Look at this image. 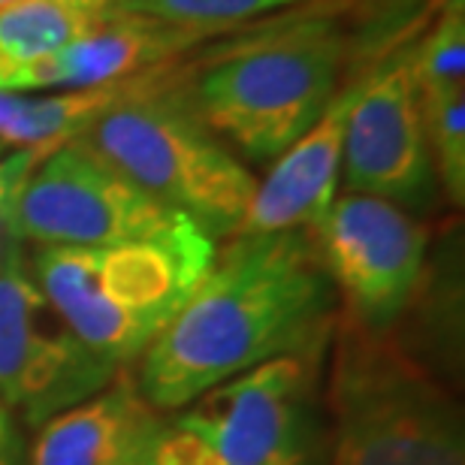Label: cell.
<instances>
[{"label": "cell", "mask_w": 465, "mask_h": 465, "mask_svg": "<svg viewBox=\"0 0 465 465\" xmlns=\"http://www.w3.org/2000/svg\"><path fill=\"white\" fill-rule=\"evenodd\" d=\"M179 73L115 106L76 143L209 239H230L245 221L257 179L200 118Z\"/></svg>", "instance_id": "cell-4"}, {"label": "cell", "mask_w": 465, "mask_h": 465, "mask_svg": "<svg viewBox=\"0 0 465 465\" xmlns=\"http://www.w3.org/2000/svg\"><path fill=\"white\" fill-rule=\"evenodd\" d=\"M124 6V0H15L0 9V88L67 49Z\"/></svg>", "instance_id": "cell-14"}, {"label": "cell", "mask_w": 465, "mask_h": 465, "mask_svg": "<svg viewBox=\"0 0 465 465\" xmlns=\"http://www.w3.org/2000/svg\"><path fill=\"white\" fill-rule=\"evenodd\" d=\"M9 4H15V0H0V9H6Z\"/></svg>", "instance_id": "cell-21"}, {"label": "cell", "mask_w": 465, "mask_h": 465, "mask_svg": "<svg viewBox=\"0 0 465 465\" xmlns=\"http://www.w3.org/2000/svg\"><path fill=\"white\" fill-rule=\"evenodd\" d=\"M40 157L43 152H31V148H13L0 157V269L18 251H25L22 232H18V197Z\"/></svg>", "instance_id": "cell-18"}, {"label": "cell", "mask_w": 465, "mask_h": 465, "mask_svg": "<svg viewBox=\"0 0 465 465\" xmlns=\"http://www.w3.org/2000/svg\"><path fill=\"white\" fill-rule=\"evenodd\" d=\"M215 248L197 230L106 248H34L27 266L82 345L130 369L206 275Z\"/></svg>", "instance_id": "cell-3"}, {"label": "cell", "mask_w": 465, "mask_h": 465, "mask_svg": "<svg viewBox=\"0 0 465 465\" xmlns=\"http://www.w3.org/2000/svg\"><path fill=\"white\" fill-rule=\"evenodd\" d=\"M209 31L184 27L166 18L136 13L121 6L104 18L94 31L79 36L67 49L52 54L25 73L13 91H61V88H94L121 82L139 73L170 67L175 58L193 45L209 40Z\"/></svg>", "instance_id": "cell-12"}, {"label": "cell", "mask_w": 465, "mask_h": 465, "mask_svg": "<svg viewBox=\"0 0 465 465\" xmlns=\"http://www.w3.org/2000/svg\"><path fill=\"white\" fill-rule=\"evenodd\" d=\"M0 465H27V441L18 417L0 399Z\"/></svg>", "instance_id": "cell-19"}, {"label": "cell", "mask_w": 465, "mask_h": 465, "mask_svg": "<svg viewBox=\"0 0 465 465\" xmlns=\"http://www.w3.org/2000/svg\"><path fill=\"white\" fill-rule=\"evenodd\" d=\"M330 465H465L457 399L381 332L351 321L339 339Z\"/></svg>", "instance_id": "cell-5"}, {"label": "cell", "mask_w": 465, "mask_h": 465, "mask_svg": "<svg viewBox=\"0 0 465 465\" xmlns=\"http://www.w3.org/2000/svg\"><path fill=\"white\" fill-rule=\"evenodd\" d=\"M118 371L82 345L18 251L0 269V399L18 423L36 430L113 384Z\"/></svg>", "instance_id": "cell-8"}, {"label": "cell", "mask_w": 465, "mask_h": 465, "mask_svg": "<svg viewBox=\"0 0 465 465\" xmlns=\"http://www.w3.org/2000/svg\"><path fill=\"white\" fill-rule=\"evenodd\" d=\"M360 79L341 85L339 94L323 109V115L275 157L269 173L257 182L236 236L312 230L327 215L332 200L339 197L345 127L353 100H357Z\"/></svg>", "instance_id": "cell-11"}, {"label": "cell", "mask_w": 465, "mask_h": 465, "mask_svg": "<svg viewBox=\"0 0 465 465\" xmlns=\"http://www.w3.org/2000/svg\"><path fill=\"white\" fill-rule=\"evenodd\" d=\"M161 423V411L145 402L124 369L94 396L36 426L27 465H124L154 441Z\"/></svg>", "instance_id": "cell-13"}, {"label": "cell", "mask_w": 465, "mask_h": 465, "mask_svg": "<svg viewBox=\"0 0 465 465\" xmlns=\"http://www.w3.org/2000/svg\"><path fill=\"white\" fill-rule=\"evenodd\" d=\"M6 154V145H0V157H4Z\"/></svg>", "instance_id": "cell-22"}, {"label": "cell", "mask_w": 465, "mask_h": 465, "mask_svg": "<svg viewBox=\"0 0 465 465\" xmlns=\"http://www.w3.org/2000/svg\"><path fill=\"white\" fill-rule=\"evenodd\" d=\"M417 88L465 85V0H444L423 45L411 52Z\"/></svg>", "instance_id": "cell-17"}, {"label": "cell", "mask_w": 465, "mask_h": 465, "mask_svg": "<svg viewBox=\"0 0 465 465\" xmlns=\"http://www.w3.org/2000/svg\"><path fill=\"white\" fill-rule=\"evenodd\" d=\"M309 236L360 327L381 332L411 305L423 282L430 232L402 206L341 193Z\"/></svg>", "instance_id": "cell-9"}, {"label": "cell", "mask_w": 465, "mask_h": 465, "mask_svg": "<svg viewBox=\"0 0 465 465\" xmlns=\"http://www.w3.org/2000/svg\"><path fill=\"white\" fill-rule=\"evenodd\" d=\"M332 282L309 230L230 236L139 357L136 387L161 414L278 357H309L332 327Z\"/></svg>", "instance_id": "cell-1"}, {"label": "cell", "mask_w": 465, "mask_h": 465, "mask_svg": "<svg viewBox=\"0 0 465 465\" xmlns=\"http://www.w3.org/2000/svg\"><path fill=\"white\" fill-rule=\"evenodd\" d=\"M148 448H152V444H148ZM148 448L143 453H136L134 460H127L124 465H152V460H148Z\"/></svg>", "instance_id": "cell-20"}, {"label": "cell", "mask_w": 465, "mask_h": 465, "mask_svg": "<svg viewBox=\"0 0 465 465\" xmlns=\"http://www.w3.org/2000/svg\"><path fill=\"white\" fill-rule=\"evenodd\" d=\"M152 465H305L309 362L278 357L206 390L163 420Z\"/></svg>", "instance_id": "cell-6"}, {"label": "cell", "mask_w": 465, "mask_h": 465, "mask_svg": "<svg viewBox=\"0 0 465 465\" xmlns=\"http://www.w3.org/2000/svg\"><path fill=\"white\" fill-rule=\"evenodd\" d=\"M426 145L432 170L448 191L450 203L465 200V85H444L420 91Z\"/></svg>", "instance_id": "cell-15"}, {"label": "cell", "mask_w": 465, "mask_h": 465, "mask_svg": "<svg viewBox=\"0 0 465 465\" xmlns=\"http://www.w3.org/2000/svg\"><path fill=\"white\" fill-rule=\"evenodd\" d=\"M351 43L336 18L296 15L257 31L193 79L200 118L248 161H275L339 94Z\"/></svg>", "instance_id": "cell-2"}, {"label": "cell", "mask_w": 465, "mask_h": 465, "mask_svg": "<svg viewBox=\"0 0 465 465\" xmlns=\"http://www.w3.org/2000/svg\"><path fill=\"white\" fill-rule=\"evenodd\" d=\"M312 4H323V0H124V6L136 9V13H148L209 34L227 31L236 25H251L257 18L282 13V9Z\"/></svg>", "instance_id": "cell-16"}, {"label": "cell", "mask_w": 465, "mask_h": 465, "mask_svg": "<svg viewBox=\"0 0 465 465\" xmlns=\"http://www.w3.org/2000/svg\"><path fill=\"white\" fill-rule=\"evenodd\" d=\"M197 230L82 143L45 152L18 197V232L34 248H106Z\"/></svg>", "instance_id": "cell-7"}, {"label": "cell", "mask_w": 465, "mask_h": 465, "mask_svg": "<svg viewBox=\"0 0 465 465\" xmlns=\"http://www.w3.org/2000/svg\"><path fill=\"white\" fill-rule=\"evenodd\" d=\"M432 157L426 145L420 88L411 52L381 64L360 79L345 127L341 184L390 203H417L430 188Z\"/></svg>", "instance_id": "cell-10"}]
</instances>
